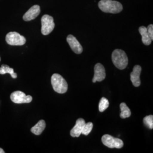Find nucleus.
<instances>
[{"label":"nucleus","mask_w":153,"mask_h":153,"mask_svg":"<svg viewBox=\"0 0 153 153\" xmlns=\"http://www.w3.org/2000/svg\"><path fill=\"white\" fill-rule=\"evenodd\" d=\"M147 30H148V34L152 40H153V25H150L148 26L147 27Z\"/></svg>","instance_id":"20"},{"label":"nucleus","mask_w":153,"mask_h":153,"mask_svg":"<svg viewBox=\"0 0 153 153\" xmlns=\"http://www.w3.org/2000/svg\"><path fill=\"white\" fill-rule=\"evenodd\" d=\"M0 153H5V151L2 148H0Z\"/></svg>","instance_id":"21"},{"label":"nucleus","mask_w":153,"mask_h":153,"mask_svg":"<svg viewBox=\"0 0 153 153\" xmlns=\"http://www.w3.org/2000/svg\"><path fill=\"white\" fill-rule=\"evenodd\" d=\"M86 123L82 118L78 119L76 121V125L71 131V136L73 137H78L82 134V130Z\"/></svg>","instance_id":"12"},{"label":"nucleus","mask_w":153,"mask_h":153,"mask_svg":"<svg viewBox=\"0 0 153 153\" xmlns=\"http://www.w3.org/2000/svg\"><path fill=\"white\" fill-rule=\"evenodd\" d=\"M143 123L145 126H147L150 129H153V116L149 115L144 117L143 119Z\"/></svg>","instance_id":"18"},{"label":"nucleus","mask_w":153,"mask_h":153,"mask_svg":"<svg viewBox=\"0 0 153 153\" xmlns=\"http://www.w3.org/2000/svg\"><path fill=\"white\" fill-rule=\"evenodd\" d=\"M98 6L102 11L112 14L119 13L123 9L120 2L113 0H100Z\"/></svg>","instance_id":"1"},{"label":"nucleus","mask_w":153,"mask_h":153,"mask_svg":"<svg viewBox=\"0 0 153 153\" xmlns=\"http://www.w3.org/2000/svg\"><path fill=\"white\" fill-rule=\"evenodd\" d=\"M102 141L105 146L112 149H121L124 146V142L121 139L112 137L109 134H105L102 137Z\"/></svg>","instance_id":"6"},{"label":"nucleus","mask_w":153,"mask_h":153,"mask_svg":"<svg viewBox=\"0 0 153 153\" xmlns=\"http://www.w3.org/2000/svg\"><path fill=\"white\" fill-rule=\"evenodd\" d=\"M40 13V7L38 5L32 6L23 16V19L25 21H30L35 19Z\"/></svg>","instance_id":"10"},{"label":"nucleus","mask_w":153,"mask_h":153,"mask_svg":"<svg viewBox=\"0 0 153 153\" xmlns=\"http://www.w3.org/2000/svg\"><path fill=\"white\" fill-rule=\"evenodd\" d=\"M139 33L142 36V42L143 43L146 45H149L152 43V39L148 34L147 28L145 26H141L138 29Z\"/></svg>","instance_id":"13"},{"label":"nucleus","mask_w":153,"mask_h":153,"mask_svg":"<svg viewBox=\"0 0 153 153\" xmlns=\"http://www.w3.org/2000/svg\"><path fill=\"white\" fill-rule=\"evenodd\" d=\"M41 32L43 35H47L53 30L55 27V22L52 16L49 15H44L42 19Z\"/></svg>","instance_id":"4"},{"label":"nucleus","mask_w":153,"mask_h":153,"mask_svg":"<svg viewBox=\"0 0 153 153\" xmlns=\"http://www.w3.org/2000/svg\"><path fill=\"white\" fill-rule=\"evenodd\" d=\"M93 128V124L92 123L89 122L88 123H86L83 128L82 134L85 135V136H88V134H89V133L92 131Z\"/></svg>","instance_id":"19"},{"label":"nucleus","mask_w":153,"mask_h":153,"mask_svg":"<svg viewBox=\"0 0 153 153\" xmlns=\"http://www.w3.org/2000/svg\"><path fill=\"white\" fill-rule=\"evenodd\" d=\"M113 64L119 69H126L128 64V58L126 52L121 49H117L114 51L112 54Z\"/></svg>","instance_id":"2"},{"label":"nucleus","mask_w":153,"mask_h":153,"mask_svg":"<svg viewBox=\"0 0 153 153\" xmlns=\"http://www.w3.org/2000/svg\"><path fill=\"white\" fill-rule=\"evenodd\" d=\"M11 101L16 104L28 103L31 102L33 98L31 95H26L21 91H14L10 95Z\"/></svg>","instance_id":"7"},{"label":"nucleus","mask_w":153,"mask_h":153,"mask_svg":"<svg viewBox=\"0 0 153 153\" xmlns=\"http://www.w3.org/2000/svg\"><path fill=\"white\" fill-rule=\"evenodd\" d=\"M46 126V124L45 121L43 120H41L39 121L38 123L34 126L32 127L31 129V131L35 135H40L42 133Z\"/></svg>","instance_id":"14"},{"label":"nucleus","mask_w":153,"mask_h":153,"mask_svg":"<svg viewBox=\"0 0 153 153\" xmlns=\"http://www.w3.org/2000/svg\"><path fill=\"white\" fill-rule=\"evenodd\" d=\"M7 43L10 45H23L26 43V39L16 32H10L6 36Z\"/></svg>","instance_id":"5"},{"label":"nucleus","mask_w":153,"mask_h":153,"mask_svg":"<svg viewBox=\"0 0 153 153\" xmlns=\"http://www.w3.org/2000/svg\"><path fill=\"white\" fill-rule=\"evenodd\" d=\"M6 73H9L13 78H16L17 77V74L14 73V69L10 68L7 65H2L0 68V74H5Z\"/></svg>","instance_id":"16"},{"label":"nucleus","mask_w":153,"mask_h":153,"mask_svg":"<svg viewBox=\"0 0 153 153\" xmlns=\"http://www.w3.org/2000/svg\"><path fill=\"white\" fill-rule=\"evenodd\" d=\"M120 107L121 109L120 116L121 119H126L131 116V111L125 103H121Z\"/></svg>","instance_id":"15"},{"label":"nucleus","mask_w":153,"mask_h":153,"mask_svg":"<svg viewBox=\"0 0 153 153\" xmlns=\"http://www.w3.org/2000/svg\"><path fill=\"white\" fill-rule=\"evenodd\" d=\"M109 102L107 99L103 97L100 99L99 104V110L100 112H104L109 107Z\"/></svg>","instance_id":"17"},{"label":"nucleus","mask_w":153,"mask_h":153,"mask_svg":"<svg viewBox=\"0 0 153 153\" xmlns=\"http://www.w3.org/2000/svg\"><path fill=\"white\" fill-rule=\"evenodd\" d=\"M142 68L140 65H135L133 68V71L131 73V80L132 84L135 87H138L141 85L140 74Z\"/></svg>","instance_id":"11"},{"label":"nucleus","mask_w":153,"mask_h":153,"mask_svg":"<svg viewBox=\"0 0 153 153\" xmlns=\"http://www.w3.org/2000/svg\"><path fill=\"white\" fill-rule=\"evenodd\" d=\"M67 42L70 45L72 51L76 54H81L83 52L82 45L76 37L72 35H69L66 38Z\"/></svg>","instance_id":"9"},{"label":"nucleus","mask_w":153,"mask_h":153,"mask_svg":"<svg viewBox=\"0 0 153 153\" xmlns=\"http://www.w3.org/2000/svg\"><path fill=\"white\" fill-rule=\"evenodd\" d=\"M51 84L53 90L59 94L65 93L68 88L65 79L59 74L55 73L51 77Z\"/></svg>","instance_id":"3"},{"label":"nucleus","mask_w":153,"mask_h":153,"mask_svg":"<svg viewBox=\"0 0 153 153\" xmlns=\"http://www.w3.org/2000/svg\"><path fill=\"white\" fill-rule=\"evenodd\" d=\"M0 61H1V58H0Z\"/></svg>","instance_id":"22"},{"label":"nucleus","mask_w":153,"mask_h":153,"mask_svg":"<svg viewBox=\"0 0 153 153\" xmlns=\"http://www.w3.org/2000/svg\"><path fill=\"white\" fill-rule=\"evenodd\" d=\"M106 76L104 66L100 64H97L94 68V76L93 77V83L96 82H101L103 81Z\"/></svg>","instance_id":"8"}]
</instances>
